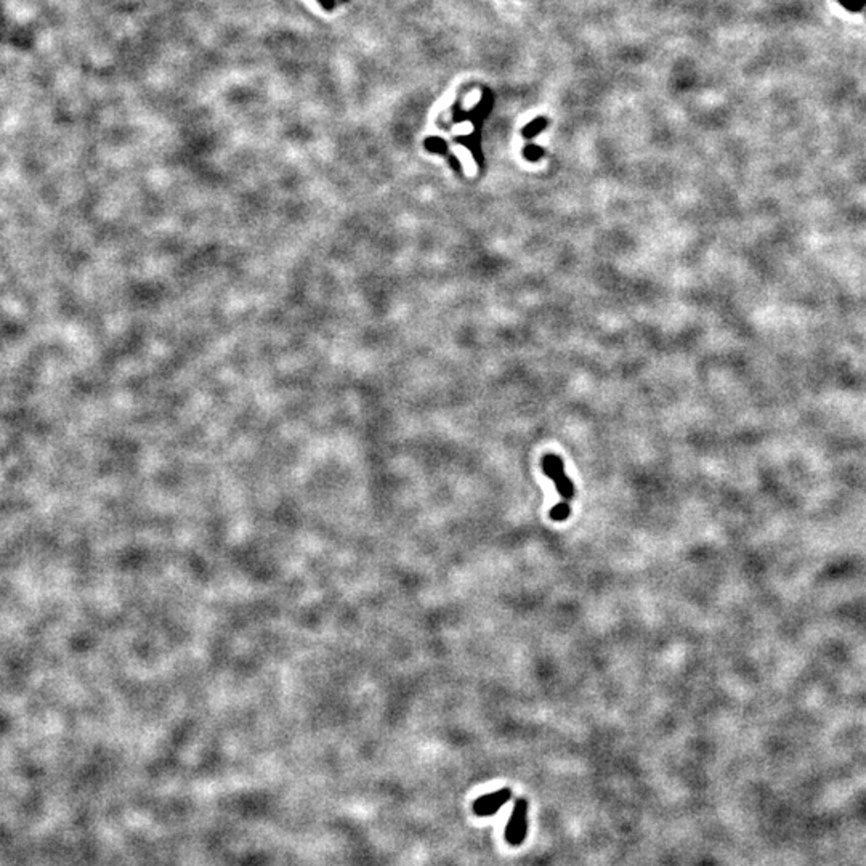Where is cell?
<instances>
[{"label": "cell", "instance_id": "6da1fadb", "mask_svg": "<svg viewBox=\"0 0 866 866\" xmlns=\"http://www.w3.org/2000/svg\"><path fill=\"white\" fill-rule=\"evenodd\" d=\"M542 470H544V473H546L547 477L555 483V488H557L559 495L563 497L565 501H571L573 496H575V485H573V481L565 475L563 462H561V459L555 454L544 456Z\"/></svg>", "mask_w": 866, "mask_h": 866}, {"label": "cell", "instance_id": "7a4b0ae2", "mask_svg": "<svg viewBox=\"0 0 866 866\" xmlns=\"http://www.w3.org/2000/svg\"><path fill=\"white\" fill-rule=\"evenodd\" d=\"M526 815H528V804L525 799H518L514 805V812L510 815V820L506 827V839L510 846H520L526 837Z\"/></svg>", "mask_w": 866, "mask_h": 866}, {"label": "cell", "instance_id": "3957f363", "mask_svg": "<svg viewBox=\"0 0 866 866\" xmlns=\"http://www.w3.org/2000/svg\"><path fill=\"white\" fill-rule=\"evenodd\" d=\"M510 796H512L510 789H499L496 793L481 796L480 799L473 802V812L477 813L478 817L495 815L499 808L510 799Z\"/></svg>", "mask_w": 866, "mask_h": 866}, {"label": "cell", "instance_id": "277c9868", "mask_svg": "<svg viewBox=\"0 0 866 866\" xmlns=\"http://www.w3.org/2000/svg\"><path fill=\"white\" fill-rule=\"evenodd\" d=\"M570 514H571L570 504L560 502L555 507H552V510H550V518L555 521H565L568 517H570Z\"/></svg>", "mask_w": 866, "mask_h": 866}, {"label": "cell", "instance_id": "5b68a950", "mask_svg": "<svg viewBox=\"0 0 866 866\" xmlns=\"http://www.w3.org/2000/svg\"><path fill=\"white\" fill-rule=\"evenodd\" d=\"M839 4L848 11H852V13H858V11H862L866 5L863 0H839Z\"/></svg>", "mask_w": 866, "mask_h": 866}, {"label": "cell", "instance_id": "8992f818", "mask_svg": "<svg viewBox=\"0 0 866 866\" xmlns=\"http://www.w3.org/2000/svg\"><path fill=\"white\" fill-rule=\"evenodd\" d=\"M319 7L326 11H334L337 7V0H317Z\"/></svg>", "mask_w": 866, "mask_h": 866}, {"label": "cell", "instance_id": "52a82bcc", "mask_svg": "<svg viewBox=\"0 0 866 866\" xmlns=\"http://www.w3.org/2000/svg\"><path fill=\"white\" fill-rule=\"evenodd\" d=\"M347 2H348V0H340V4H347Z\"/></svg>", "mask_w": 866, "mask_h": 866}, {"label": "cell", "instance_id": "ba28073f", "mask_svg": "<svg viewBox=\"0 0 866 866\" xmlns=\"http://www.w3.org/2000/svg\"><path fill=\"white\" fill-rule=\"evenodd\" d=\"M863 2H865V4H866V0H863Z\"/></svg>", "mask_w": 866, "mask_h": 866}]
</instances>
